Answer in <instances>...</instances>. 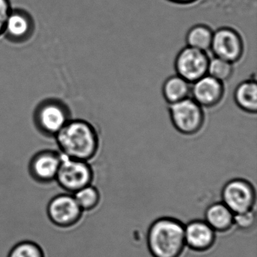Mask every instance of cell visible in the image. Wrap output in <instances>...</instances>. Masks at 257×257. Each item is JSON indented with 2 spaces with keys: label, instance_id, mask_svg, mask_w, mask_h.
<instances>
[{
  "label": "cell",
  "instance_id": "obj_21",
  "mask_svg": "<svg viewBox=\"0 0 257 257\" xmlns=\"http://www.w3.org/2000/svg\"><path fill=\"white\" fill-rule=\"evenodd\" d=\"M255 222H256V216L253 210L234 214V220H233L234 226L237 227L242 231L250 230L255 226Z\"/></svg>",
  "mask_w": 257,
  "mask_h": 257
},
{
  "label": "cell",
  "instance_id": "obj_5",
  "mask_svg": "<svg viewBox=\"0 0 257 257\" xmlns=\"http://www.w3.org/2000/svg\"><path fill=\"white\" fill-rule=\"evenodd\" d=\"M94 171L88 162L62 156L55 182L65 192L74 194L82 188L92 184Z\"/></svg>",
  "mask_w": 257,
  "mask_h": 257
},
{
  "label": "cell",
  "instance_id": "obj_15",
  "mask_svg": "<svg viewBox=\"0 0 257 257\" xmlns=\"http://www.w3.org/2000/svg\"><path fill=\"white\" fill-rule=\"evenodd\" d=\"M234 213L222 201L210 204L206 209L204 221L216 232H226L233 226Z\"/></svg>",
  "mask_w": 257,
  "mask_h": 257
},
{
  "label": "cell",
  "instance_id": "obj_18",
  "mask_svg": "<svg viewBox=\"0 0 257 257\" xmlns=\"http://www.w3.org/2000/svg\"><path fill=\"white\" fill-rule=\"evenodd\" d=\"M73 195L83 212L94 210L100 201V192L92 184L82 188Z\"/></svg>",
  "mask_w": 257,
  "mask_h": 257
},
{
  "label": "cell",
  "instance_id": "obj_16",
  "mask_svg": "<svg viewBox=\"0 0 257 257\" xmlns=\"http://www.w3.org/2000/svg\"><path fill=\"white\" fill-rule=\"evenodd\" d=\"M191 85L177 74L167 78L162 85V96L168 105L174 104L190 97Z\"/></svg>",
  "mask_w": 257,
  "mask_h": 257
},
{
  "label": "cell",
  "instance_id": "obj_9",
  "mask_svg": "<svg viewBox=\"0 0 257 257\" xmlns=\"http://www.w3.org/2000/svg\"><path fill=\"white\" fill-rule=\"evenodd\" d=\"M210 57L207 52L185 46L174 60L176 74L190 84L207 74Z\"/></svg>",
  "mask_w": 257,
  "mask_h": 257
},
{
  "label": "cell",
  "instance_id": "obj_7",
  "mask_svg": "<svg viewBox=\"0 0 257 257\" xmlns=\"http://www.w3.org/2000/svg\"><path fill=\"white\" fill-rule=\"evenodd\" d=\"M50 222L61 228H70L77 225L84 212L78 204L73 194L61 193L51 198L46 207Z\"/></svg>",
  "mask_w": 257,
  "mask_h": 257
},
{
  "label": "cell",
  "instance_id": "obj_23",
  "mask_svg": "<svg viewBox=\"0 0 257 257\" xmlns=\"http://www.w3.org/2000/svg\"><path fill=\"white\" fill-rule=\"evenodd\" d=\"M166 1L170 4L180 6V7H191V6L197 5L200 2V0H166Z\"/></svg>",
  "mask_w": 257,
  "mask_h": 257
},
{
  "label": "cell",
  "instance_id": "obj_19",
  "mask_svg": "<svg viewBox=\"0 0 257 257\" xmlns=\"http://www.w3.org/2000/svg\"><path fill=\"white\" fill-rule=\"evenodd\" d=\"M234 72V64L231 63L216 57L210 58L207 75L211 77L225 83L231 79Z\"/></svg>",
  "mask_w": 257,
  "mask_h": 257
},
{
  "label": "cell",
  "instance_id": "obj_6",
  "mask_svg": "<svg viewBox=\"0 0 257 257\" xmlns=\"http://www.w3.org/2000/svg\"><path fill=\"white\" fill-rule=\"evenodd\" d=\"M213 57L235 64L243 59L245 43L241 34L228 26L221 27L213 31L210 50Z\"/></svg>",
  "mask_w": 257,
  "mask_h": 257
},
{
  "label": "cell",
  "instance_id": "obj_17",
  "mask_svg": "<svg viewBox=\"0 0 257 257\" xmlns=\"http://www.w3.org/2000/svg\"><path fill=\"white\" fill-rule=\"evenodd\" d=\"M213 31L208 25L197 24L189 28L185 37L186 46L207 52L210 50Z\"/></svg>",
  "mask_w": 257,
  "mask_h": 257
},
{
  "label": "cell",
  "instance_id": "obj_4",
  "mask_svg": "<svg viewBox=\"0 0 257 257\" xmlns=\"http://www.w3.org/2000/svg\"><path fill=\"white\" fill-rule=\"evenodd\" d=\"M168 112L173 127L184 136L198 135L205 124L204 109L190 97L168 105Z\"/></svg>",
  "mask_w": 257,
  "mask_h": 257
},
{
  "label": "cell",
  "instance_id": "obj_22",
  "mask_svg": "<svg viewBox=\"0 0 257 257\" xmlns=\"http://www.w3.org/2000/svg\"><path fill=\"white\" fill-rule=\"evenodd\" d=\"M13 10L10 0H0V37L4 35L7 19Z\"/></svg>",
  "mask_w": 257,
  "mask_h": 257
},
{
  "label": "cell",
  "instance_id": "obj_2",
  "mask_svg": "<svg viewBox=\"0 0 257 257\" xmlns=\"http://www.w3.org/2000/svg\"><path fill=\"white\" fill-rule=\"evenodd\" d=\"M184 226L173 217H161L149 227L147 246L153 257H180L186 247Z\"/></svg>",
  "mask_w": 257,
  "mask_h": 257
},
{
  "label": "cell",
  "instance_id": "obj_14",
  "mask_svg": "<svg viewBox=\"0 0 257 257\" xmlns=\"http://www.w3.org/2000/svg\"><path fill=\"white\" fill-rule=\"evenodd\" d=\"M236 106L247 114L255 115L257 112V82L255 76L237 84L233 93Z\"/></svg>",
  "mask_w": 257,
  "mask_h": 257
},
{
  "label": "cell",
  "instance_id": "obj_8",
  "mask_svg": "<svg viewBox=\"0 0 257 257\" xmlns=\"http://www.w3.org/2000/svg\"><path fill=\"white\" fill-rule=\"evenodd\" d=\"M221 198L222 202L235 214L253 210L256 195L252 183L244 179L234 178L224 185Z\"/></svg>",
  "mask_w": 257,
  "mask_h": 257
},
{
  "label": "cell",
  "instance_id": "obj_3",
  "mask_svg": "<svg viewBox=\"0 0 257 257\" xmlns=\"http://www.w3.org/2000/svg\"><path fill=\"white\" fill-rule=\"evenodd\" d=\"M72 119L71 110L61 99L47 98L37 104L33 120L37 130L46 138H55Z\"/></svg>",
  "mask_w": 257,
  "mask_h": 257
},
{
  "label": "cell",
  "instance_id": "obj_10",
  "mask_svg": "<svg viewBox=\"0 0 257 257\" xmlns=\"http://www.w3.org/2000/svg\"><path fill=\"white\" fill-rule=\"evenodd\" d=\"M62 160L59 151L43 150L34 155L28 164V172L31 178L39 184L54 183Z\"/></svg>",
  "mask_w": 257,
  "mask_h": 257
},
{
  "label": "cell",
  "instance_id": "obj_12",
  "mask_svg": "<svg viewBox=\"0 0 257 257\" xmlns=\"http://www.w3.org/2000/svg\"><path fill=\"white\" fill-rule=\"evenodd\" d=\"M225 94V83L207 74L191 85L190 97L203 109L219 106Z\"/></svg>",
  "mask_w": 257,
  "mask_h": 257
},
{
  "label": "cell",
  "instance_id": "obj_20",
  "mask_svg": "<svg viewBox=\"0 0 257 257\" xmlns=\"http://www.w3.org/2000/svg\"><path fill=\"white\" fill-rule=\"evenodd\" d=\"M7 257H46L40 245L33 240H22L12 247Z\"/></svg>",
  "mask_w": 257,
  "mask_h": 257
},
{
  "label": "cell",
  "instance_id": "obj_1",
  "mask_svg": "<svg viewBox=\"0 0 257 257\" xmlns=\"http://www.w3.org/2000/svg\"><path fill=\"white\" fill-rule=\"evenodd\" d=\"M64 157L89 162L100 148V136L94 124L85 119H73L55 137Z\"/></svg>",
  "mask_w": 257,
  "mask_h": 257
},
{
  "label": "cell",
  "instance_id": "obj_11",
  "mask_svg": "<svg viewBox=\"0 0 257 257\" xmlns=\"http://www.w3.org/2000/svg\"><path fill=\"white\" fill-rule=\"evenodd\" d=\"M36 23L32 15L25 9L13 8L4 29V36L13 44H24L34 36Z\"/></svg>",
  "mask_w": 257,
  "mask_h": 257
},
{
  "label": "cell",
  "instance_id": "obj_13",
  "mask_svg": "<svg viewBox=\"0 0 257 257\" xmlns=\"http://www.w3.org/2000/svg\"><path fill=\"white\" fill-rule=\"evenodd\" d=\"M186 246L196 252H205L216 242V231L202 219H195L184 226Z\"/></svg>",
  "mask_w": 257,
  "mask_h": 257
}]
</instances>
